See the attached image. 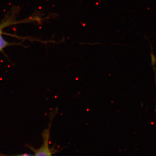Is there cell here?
Segmentation results:
<instances>
[{
    "label": "cell",
    "instance_id": "7a4b0ae2",
    "mask_svg": "<svg viewBox=\"0 0 156 156\" xmlns=\"http://www.w3.org/2000/svg\"><path fill=\"white\" fill-rule=\"evenodd\" d=\"M8 43L5 40L2 34L0 33V51H2L4 48L8 46Z\"/></svg>",
    "mask_w": 156,
    "mask_h": 156
},
{
    "label": "cell",
    "instance_id": "6da1fadb",
    "mask_svg": "<svg viewBox=\"0 0 156 156\" xmlns=\"http://www.w3.org/2000/svg\"><path fill=\"white\" fill-rule=\"evenodd\" d=\"M51 121L49 125V128L45 130L42 134L43 139V144L41 147L38 149H34L32 147H30V149L34 153L36 156H51L54 154L57 153L61 151L62 149L58 150V149L54 147L50 148L49 147V140L50 137V130L51 127Z\"/></svg>",
    "mask_w": 156,
    "mask_h": 156
}]
</instances>
